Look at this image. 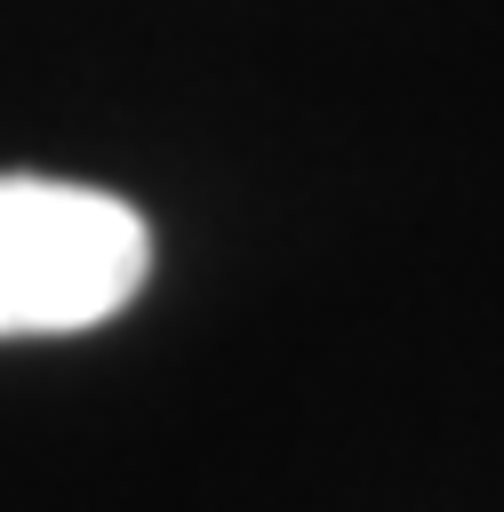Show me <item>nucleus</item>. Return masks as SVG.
<instances>
[{
    "label": "nucleus",
    "mask_w": 504,
    "mask_h": 512,
    "mask_svg": "<svg viewBox=\"0 0 504 512\" xmlns=\"http://www.w3.org/2000/svg\"><path fill=\"white\" fill-rule=\"evenodd\" d=\"M144 216L56 176H0V336H72L144 288Z\"/></svg>",
    "instance_id": "f257e3e1"
}]
</instances>
